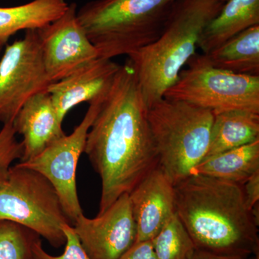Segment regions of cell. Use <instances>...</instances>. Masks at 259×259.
Instances as JSON below:
<instances>
[{"label": "cell", "instance_id": "cell-1", "mask_svg": "<svg viewBox=\"0 0 259 259\" xmlns=\"http://www.w3.org/2000/svg\"><path fill=\"white\" fill-rule=\"evenodd\" d=\"M148 109L136 72L127 61L100 102L83 151L101 179L99 214L158 166Z\"/></svg>", "mask_w": 259, "mask_h": 259}, {"label": "cell", "instance_id": "cell-2", "mask_svg": "<svg viewBox=\"0 0 259 259\" xmlns=\"http://www.w3.org/2000/svg\"><path fill=\"white\" fill-rule=\"evenodd\" d=\"M175 190L177 216L197 250L245 257L259 253L258 226L241 185L192 175Z\"/></svg>", "mask_w": 259, "mask_h": 259}, {"label": "cell", "instance_id": "cell-3", "mask_svg": "<svg viewBox=\"0 0 259 259\" xmlns=\"http://www.w3.org/2000/svg\"><path fill=\"white\" fill-rule=\"evenodd\" d=\"M223 4L218 0H178L160 36L128 56L148 107L176 82L196 54L204 29Z\"/></svg>", "mask_w": 259, "mask_h": 259}, {"label": "cell", "instance_id": "cell-4", "mask_svg": "<svg viewBox=\"0 0 259 259\" xmlns=\"http://www.w3.org/2000/svg\"><path fill=\"white\" fill-rule=\"evenodd\" d=\"M178 0H93L77 18L99 57L130 56L152 44Z\"/></svg>", "mask_w": 259, "mask_h": 259}, {"label": "cell", "instance_id": "cell-5", "mask_svg": "<svg viewBox=\"0 0 259 259\" xmlns=\"http://www.w3.org/2000/svg\"><path fill=\"white\" fill-rule=\"evenodd\" d=\"M148 119L158 166L176 186L205 158L214 113L163 97L148 107Z\"/></svg>", "mask_w": 259, "mask_h": 259}, {"label": "cell", "instance_id": "cell-6", "mask_svg": "<svg viewBox=\"0 0 259 259\" xmlns=\"http://www.w3.org/2000/svg\"><path fill=\"white\" fill-rule=\"evenodd\" d=\"M0 221H8L42 236L52 246L65 245V224H71L59 194L40 173L17 163L0 187Z\"/></svg>", "mask_w": 259, "mask_h": 259}, {"label": "cell", "instance_id": "cell-7", "mask_svg": "<svg viewBox=\"0 0 259 259\" xmlns=\"http://www.w3.org/2000/svg\"><path fill=\"white\" fill-rule=\"evenodd\" d=\"M163 97L208 110L214 115L231 110L259 114V76L214 67L204 54H194Z\"/></svg>", "mask_w": 259, "mask_h": 259}, {"label": "cell", "instance_id": "cell-8", "mask_svg": "<svg viewBox=\"0 0 259 259\" xmlns=\"http://www.w3.org/2000/svg\"><path fill=\"white\" fill-rule=\"evenodd\" d=\"M52 81L46 70L37 30L6 44L0 60V122L14 121L24 104L47 92Z\"/></svg>", "mask_w": 259, "mask_h": 259}, {"label": "cell", "instance_id": "cell-9", "mask_svg": "<svg viewBox=\"0 0 259 259\" xmlns=\"http://www.w3.org/2000/svg\"><path fill=\"white\" fill-rule=\"evenodd\" d=\"M103 97L90 104L83 120L71 135H65L32 159L18 163L38 172L54 186L71 226L83 214L76 187L78 162L84 151L89 130Z\"/></svg>", "mask_w": 259, "mask_h": 259}, {"label": "cell", "instance_id": "cell-10", "mask_svg": "<svg viewBox=\"0 0 259 259\" xmlns=\"http://www.w3.org/2000/svg\"><path fill=\"white\" fill-rule=\"evenodd\" d=\"M44 65L52 82L99 57L77 18V5H69L60 18L37 29Z\"/></svg>", "mask_w": 259, "mask_h": 259}, {"label": "cell", "instance_id": "cell-11", "mask_svg": "<svg viewBox=\"0 0 259 259\" xmlns=\"http://www.w3.org/2000/svg\"><path fill=\"white\" fill-rule=\"evenodd\" d=\"M72 226L91 259H120L137 238L128 194H122L96 218L80 214Z\"/></svg>", "mask_w": 259, "mask_h": 259}, {"label": "cell", "instance_id": "cell-12", "mask_svg": "<svg viewBox=\"0 0 259 259\" xmlns=\"http://www.w3.org/2000/svg\"><path fill=\"white\" fill-rule=\"evenodd\" d=\"M138 242L152 241L177 215L175 186L159 166L130 192Z\"/></svg>", "mask_w": 259, "mask_h": 259}, {"label": "cell", "instance_id": "cell-13", "mask_svg": "<svg viewBox=\"0 0 259 259\" xmlns=\"http://www.w3.org/2000/svg\"><path fill=\"white\" fill-rule=\"evenodd\" d=\"M120 66L112 59L98 57L69 76L51 83L47 93L59 120L63 122L68 112L79 104H90L105 97Z\"/></svg>", "mask_w": 259, "mask_h": 259}, {"label": "cell", "instance_id": "cell-14", "mask_svg": "<svg viewBox=\"0 0 259 259\" xmlns=\"http://www.w3.org/2000/svg\"><path fill=\"white\" fill-rule=\"evenodd\" d=\"M13 125L16 134L23 136L22 162L35 157L66 135L47 92L30 97L19 111Z\"/></svg>", "mask_w": 259, "mask_h": 259}, {"label": "cell", "instance_id": "cell-15", "mask_svg": "<svg viewBox=\"0 0 259 259\" xmlns=\"http://www.w3.org/2000/svg\"><path fill=\"white\" fill-rule=\"evenodd\" d=\"M259 25V0H228L204 29L198 48L204 54L243 30Z\"/></svg>", "mask_w": 259, "mask_h": 259}, {"label": "cell", "instance_id": "cell-16", "mask_svg": "<svg viewBox=\"0 0 259 259\" xmlns=\"http://www.w3.org/2000/svg\"><path fill=\"white\" fill-rule=\"evenodd\" d=\"M259 171V141L204 158L191 175L243 185Z\"/></svg>", "mask_w": 259, "mask_h": 259}, {"label": "cell", "instance_id": "cell-17", "mask_svg": "<svg viewBox=\"0 0 259 259\" xmlns=\"http://www.w3.org/2000/svg\"><path fill=\"white\" fill-rule=\"evenodd\" d=\"M259 141V114L231 110L214 115L205 158Z\"/></svg>", "mask_w": 259, "mask_h": 259}, {"label": "cell", "instance_id": "cell-18", "mask_svg": "<svg viewBox=\"0 0 259 259\" xmlns=\"http://www.w3.org/2000/svg\"><path fill=\"white\" fill-rule=\"evenodd\" d=\"M204 55L214 67L259 76V25L237 34Z\"/></svg>", "mask_w": 259, "mask_h": 259}, {"label": "cell", "instance_id": "cell-19", "mask_svg": "<svg viewBox=\"0 0 259 259\" xmlns=\"http://www.w3.org/2000/svg\"><path fill=\"white\" fill-rule=\"evenodd\" d=\"M66 0H32L10 8H0V40L8 41L20 30H37L60 18L67 10Z\"/></svg>", "mask_w": 259, "mask_h": 259}, {"label": "cell", "instance_id": "cell-20", "mask_svg": "<svg viewBox=\"0 0 259 259\" xmlns=\"http://www.w3.org/2000/svg\"><path fill=\"white\" fill-rule=\"evenodd\" d=\"M151 241L156 259H191L197 250L177 214Z\"/></svg>", "mask_w": 259, "mask_h": 259}, {"label": "cell", "instance_id": "cell-21", "mask_svg": "<svg viewBox=\"0 0 259 259\" xmlns=\"http://www.w3.org/2000/svg\"><path fill=\"white\" fill-rule=\"evenodd\" d=\"M36 233L8 221H0V259H33Z\"/></svg>", "mask_w": 259, "mask_h": 259}, {"label": "cell", "instance_id": "cell-22", "mask_svg": "<svg viewBox=\"0 0 259 259\" xmlns=\"http://www.w3.org/2000/svg\"><path fill=\"white\" fill-rule=\"evenodd\" d=\"M16 134L13 122L4 124L0 131V187L8 180L13 162L23 156V144Z\"/></svg>", "mask_w": 259, "mask_h": 259}, {"label": "cell", "instance_id": "cell-23", "mask_svg": "<svg viewBox=\"0 0 259 259\" xmlns=\"http://www.w3.org/2000/svg\"><path fill=\"white\" fill-rule=\"evenodd\" d=\"M65 236V249L62 254L54 256L49 254L42 248L41 241L38 238L32 245V258L33 259H91L83 250L79 238L75 233L71 224H65L62 228Z\"/></svg>", "mask_w": 259, "mask_h": 259}, {"label": "cell", "instance_id": "cell-24", "mask_svg": "<svg viewBox=\"0 0 259 259\" xmlns=\"http://www.w3.org/2000/svg\"><path fill=\"white\" fill-rule=\"evenodd\" d=\"M120 259H156L151 241L135 243Z\"/></svg>", "mask_w": 259, "mask_h": 259}, {"label": "cell", "instance_id": "cell-25", "mask_svg": "<svg viewBox=\"0 0 259 259\" xmlns=\"http://www.w3.org/2000/svg\"><path fill=\"white\" fill-rule=\"evenodd\" d=\"M245 203L250 209L259 202V171L254 174L242 185Z\"/></svg>", "mask_w": 259, "mask_h": 259}, {"label": "cell", "instance_id": "cell-26", "mask_svg": "<svg viewBox=\"0 0 259 259\" xmlns=\"http://www.w3.org/2000/svg\"><path fill=\"white\" fill-rule=\"evenodd\" d=\"M191 259H250V257L219 255L204 250H197Z\"/></svg>", "mask_w": 259, "mask_h": 259}, {"label": "cell", "instance_id": "cell-27", "mask_svg": "<svg viewBox=\"0 0 259 259\" xmlns=\"http://www.w3.org/2000/svg\"><path fill=\"white\" fill-rule=\"evenodd\" d=\"M7 42L8 41H6V40H0V54H1L2 51H3V47L6 46Z\"/></svg>", "mask_w": 259, "mask_h": 259}, {"label": "cell", "instance_id": "cell-28", "mask_svg": "<svg viewBox=\"0 0 259 259\" xmlns=\"http://www.w3.org/2000/svg\"><path fill=\"white\" fill-rule=\"evenodd\" d=\"M255 259H259V253L255 255Z\"/></svg>", "mask_w": 259, "mask_h": 259}, {"label": "cell", "instance_id": "cell-29", "mask_svg": "<svg viewBox=\"0 0 259 259\" xmlns=\"http://www.w3.org/2000/svg\"><path fill=\"white\" fill-rule=\"evenodd\" d=\"M218 1L222 2V3H226L228 0H218Z\"/></svg>", "mask_w": 259, "mask_h": 259}]
</instances>
